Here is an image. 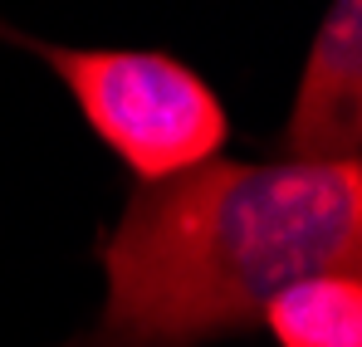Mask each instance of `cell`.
I'll list each match as a JSON object with an SVG mask.
<instances>
[{"mask_svg":"<svg viewBox=\"0 0 362 347\" xmlns=\"http://www.w3.org/2000/svg\"><path fill=\"white\" fill-rule=\"evenodd\" d=\"M108 298L69 347H201L259 323L303 274H358V162H206L147 181L98 249Z\"/></svg>","mask_w":362,"mask_h":347,"instance_id":"1","label":"cell"},{"mask_svg":"<svg viewBox=\"0 0 362 347\" xmlns=\"http://www.w3.org/2000/svg\"><path fill=\"white\" fill-rule=\"evenodd\" d=\"M0 35L10 45H25L59 73L83 122L98 132V142L118 152L122 167L142 186L216 162V152L230 137V117L221 108L216 88L172 54L69 49V45H45L35 35H15V30H0Z\"/></svg>","mask_w":362,"mask_h":347,"instance_id":"2","label":"cell"},{"mask_svg":"<svg viewBox=\"0 0 362 347\" xmlns=\"http://www.w3.org/2000/svg\"><path fill=\"white\" fill-rule=\"evenodd\" d=\"M284 162H358L362 147V0H333L284 122Z\"/></svg>","mask_w":362,"mask_h":347,"instance_id":"3","label":"cell"},{"mask_svg":"<svg viewBox=\"0 0 362 347\" xmlns=\"http://www.w3.org/2000/svg\"><path fill=\"white\" fill-rule=\"evenodd\" d=\"M259 323L279 347H362L358 274H303L264 303Z\"/></svg>","mask_w":362,"mask_h":347,"instance_id":"4","label":"cell"}]
</instances>
